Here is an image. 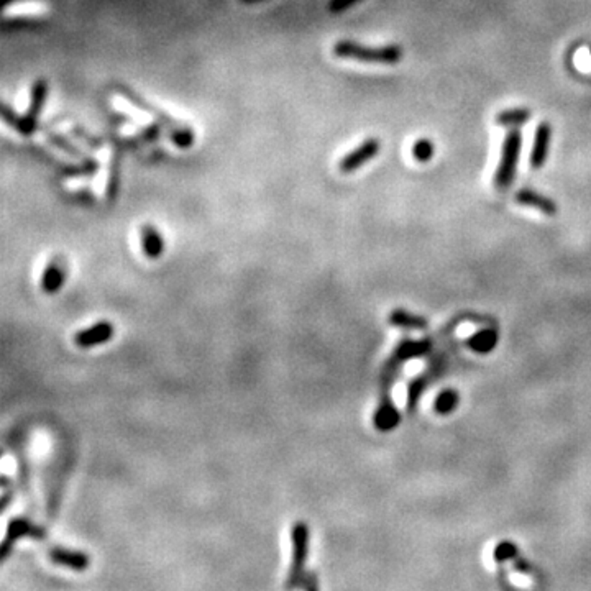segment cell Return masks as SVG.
Instances as JSON below:
<instances>
[{
    "label": "cell",
    "mask_w": 591,
    "mask_h": 591,
    "mask_svg": "<svg viewBox=\"0 0 591 591\" xmlns=\"http://www.w3.org/2000/svg\"><path fill=\"white\" fill-rule=\"evenodd\" d=\"M334 55L340 60H354L360 63L398 64L403 60L404 50L399 45L365 46L354 40H339L334 45Z\"/></svg>",
    "instance_id": "cell-2"
},
{
    "label": "cell",
    "mask_w": 591,
    "mask_h": 591,
    "mask_svg": "<svg viewBox=\"0 0 591 591\" xmlns=\"http://www.w3.org/2000/svg\"><path fill=\"white\" fill-rule=\"evenodd\" d=\"M140 245L143 255L150 260H158L164 253V238L157 227L152 224H143L140 227Z\"/></svg>",
    "instance_id": "cell-14"
},
{
    "label": "cell",
    "mask_w": 591,
    "mask_h": 591,
    "mask_svg": "<svg viewBox=\"0 0 591 591\" xmlns=\"http://www.w3.org/2000/svg\"><path fill=\"white\" fill-rule=\"evenodd\" d=\"M361 0H330L329 5H327V10L330 13L334 15H339L342 12H345V10H349L354 7V5L360 4Z\"/></svg>",
    "instance_id": "cell-28"
},
{
    "label": "cell",
    "mask_w": 591,
    "mask_h": 591,
    "mask_svg": "<svg viewBox=\"0 0 591 591\" xmlns=\"http://www.w3.org/2000/svg\"><path fill=\"white\" fill-rule=\"evenodd\" d=\"M163 130L164 128L159 125L158 122H154V123H150V125H145L143 127V132H142V137H143V140L145 142H150V143H153V142H158L159 138H162V135H163Z\"/></svg>",
    "instance_id": "cell-27"
},
{
    "label": "cell",
    "mask_w": 591,
    "mask_h": 591,
    "mask_svg": "<svg viewBox=\"0 0 591 591\" xmlns=\"http://www.w3.org/2000/svg\"><path fill=\"white\" fill-rule=\"evenodd\" d=\"M532 118V111L527 107H516V108H506L496 113L495 123L500 127L507 128H517L524 125Z\"/></svg>",
    "instance_id": "cell-18"
},
{
    "label": "cell",
    "mask_w": 591,
    "mask_h": 591,
    "mask_svg": "<svg viewBox=\"0 0 591 591\" xmlns=\"http://www.w3.org/2000/svg\"><path fill=\"white\" fill-rule=\"evenodd\" d=\"M434 153H435V147L429 138L416 140V143H414V147H412V157L416 158V162L429 163L430 159H432Z\"/></svg>",
    "instance_id": "cell-24"
},
{
    "label": "cell",
    "mask_w": 591,
    "mask_h": 591,
    "mask_svg": "<svg viewBox=\"0 0 591 591\" xmlns=\"http://www.w3.org/2000/svg\"><path fill=\"white\" fill-rule=\"evenodd\" d=\"M46 138H48V142L53 145L56 150H60V152H63L67 157L77 159V162H84V159H89L91 154H87L84 150H82L79 145H76L74 142L69 137H66V135L56 132V130H48L45 132Z\"/></svg>",
    "instance_id": "cell-17"
},
{
    "label": "cell",
    "mask_w": 591,
    "mask_h": 591,
    "mask_svg": "<svg viewBox=\"0 0 591 591\" xmlns=\"http://www.w3.org/2000/svg\"><path fill=\"white\" fill-rule=\"evenodd\" d=\"M50 92V84L45 77H38L33 84L32 89H30V101H28V108L25 111L22 116V127H20V135L22 137H32V135L38 130V122L41 117V112H43L46 98H48Z\"/></svg>",
    "instance_id": "cell-6"
},
{
    "label": "cell",
    "mask_w": 591,
    "mask_h": 591,
    "mask_svg": "<svg viewBox=\"0 0 591 591\" xmlns=\"http://www.w3.org/2000/svg\"><path fill=\"white\" fill-rule=\"evenodd\" d=\"M460 401L458 393L455 390H444L442 393L435 398L434 401V409L435 412L440 414V416H447L452 411H455L457 404Z\"/></svg>",
    "instance_id": "cell-23"
},
{
    "label": "cell",
    "mask_w": 591,
    "mask_h": 591,
    "mask_svg": "<svg viewBox=\"0 0 591 591\" xmlns=\"http://www.w3.org/2000/svg\"><path fill=\"white\" fill-rule=\"evenodd\" d=\"M22 537H32L35 541H41V539H45V529L36 526L35 522L27 519V517H15V519L9 522L5 539L2 541V546H0V560L9 558L13 546Z\"/></svg>",
    "instance_id": "cell-7"
},
{
    "label": "cell",
    "mask_w": 591,
    "mask_h": 591,
    "mask_svg": "<svg viewBox=\"0 0 591 591\" xmlns=\"http://www.w3.org/2000/svg\"><path fill=\"white\" fill-rule=\"evenodd\" d=\"M514 201L517 202V204H521L524 207H532V209L539 210L541 214L547 217L557 215V212H558L556 201L541 193H537V191H534V189H527V188L519 189L514 196Z\"/></svg>",
    "instance_id": "cell-13"
},
{
    "label": "cell",
    "mask_w": 591,
    "mask_h": 591,
    "mask_svg": "<svg viewBox=\"0 0 591 591\" xmlns=\"http://www.w3.org/2000/svg\"><path fill=\"white\" fill-rule=\"evenodd\" d=\"M492 557H495L497 563L507 562V560H510L516 572H519L522 575H534V573H536V572H534V568L531 567V563L521 557L519 551H517V547L512 542L505 541V542L497 544V546L495 547V552H492Z\"/></svg>",
    "instance_id": "cell-15"
},
{
    "label": "cell",
    "mask_w": 591,
    "mask_h": 591,
    "mask_svg": "<svg viewBox=\"0 0 591 591\" xmlns=\"http://www.w3.org/2000/svg\"><path fill=\"white\" fill-rule=\"evenodd\" d=\"M552 140V125L548 122H541L536 127V135H534V145L531 152V168L541 169L547 162L548 148H551Z\"/></svg>",
    "instance_id": "cell-12"
},
{
    "label": "cell",
    "mask_w": 591,
    "mask_h": 591,
    "mask_svg": "<svg viewBox=\"0 0 591 591\" xmlns=\"http://www.w3.org/2000/svg\"><path fill=\"white\" fill-rule=\"evenodd\" d=\"M432 339H403L396 345V349L393 350L390 359L383 363L380 375V401H378V407L375 416H373V424H375V427L380 432H390V430L396 429L399 426V421H401V414H399L393 399V386L403 366L407 361L429 355L430 350H432Z\"/></svg>",
    "instance_id": "cell-1"
},
{
    "label": "cell",
    "mask_w": 591,
    "mask_h": 591,
    "mask_svg": "<svg viewBox=\"0 0 591 591\" xmlns=\"http://www.w3.org/2000/svg\"><path fill=\"white\" fill-rule=\"evenodd\" d=\"M497 344V332L495 329H481L466 339V347L476 354H490Z\"/></svg>",
    "instance_id": "cell-19"
},
{
    "label": "cell",
    "mask_w": 591,
    "mask_h": 591,
    "mask_svg": "<svg viewBox=\"0 0 591 591\" xmlns=\"http://www.w3.org/2000/svg\"><path fill=\"white\" fill-rule=\"evenodd\" d=\"M120 163H122L120 152H118V150H113L111 164H108V178H107V189H106L108 201L116 199L118 191H120Z\"/></svg>",
    "instance_id": "cell-21"
},
{
    "label": "cell",
    "mask_w": 591,
    "mask_h": 591,
    "mask_svg": "<svg viewBox=\"0 0 591 591\" xmlns=\"http://www.w3.org/2000/svg\"><path fill=\"white\" fill-rule=\"evenodd\" d=\"M13 2H15V0H2V2H0V4H2V10H5V9H9V7H10V5H12Z\"/></svg>",
    "instance_id": "cell-31"
},
{
    "label": "cell",
    "mask_w": 591,
    "mask_h": 591,
    "mask_svg": "<svg viewBox=\"0 0 591 591\" xmlns=\"http://www.w3.org/2000/svg\"><path fill=\"white\" fill-rule=\"evenodd\" d=\"M48 557L53 563L60 567L74 570V572H84L89 568L91 558L86 552L76 551V548H66V547H53L50 548Z\"/></svg>",
    "instance_id": "cell-11"
},
{
    "label": "cell",
    "mask_w": 591,
    "mask_h": 591,
    "mask_svg": "<svg viewBox=\"0 0 591 591\" xmlns=\"http://www.w3.org/2000/svg\"><path fill=\"white\" fill-rule=\"evenodd\" d=\"M521 148H522L521 130L519 128H510V132H507L505 137V142H502L501 158H500V163H497L495 178H492V184H495V188L497 191H507L512 186V183H514L517 164H519Z\"/></svg>",
    "instance_id": "cell-3"
},
{
    "label": "cell",
    "mask_w": 591,
    "mask_h": 591,
    "mask_svg": "<svg viewBox=\"0 0 591 591\" xmlns=\"http://www.w3.org/2000/svg\"><path fill=\"white\" fill-rule=\"evenodd\" d=\"M71 133H72V137H76L77 140H81V142L84 143L86 147H89L92 150H101L102 148V140L98 138V137H96V135H92L91 132H87L86 128L74 125V127L71 128Z\"/></svg>",
    "instance_id": "cell-25"
},
{
    "label": "cell",
    "mask_w": 591,
    "mask_h": 591,
    "mask_svg": "<svg viewBox=\"0 0 591 591\" xmlns=\"http://www.w3.org/2000/svg\"><path fill=\"white\" fill-rule=\"evenodd\" d=\"M242 4H245V5H253V4H260V2H263V0H240Z\"/></svg>",
    "instance_id": "cell-32"
},
{
    "label": "cell",
    "mask_w": 591,
    "mask_h": 591,
    "mask_svg": "<svg viewBox=\"0 0 591 591\" xmlns=\"http://www.w3.org/2000/svg\"><path fill=\"white\" fill-rule=\"evenodd\" d=\"M98 169H101V163L91 157L89 159H84V162H79L77 164H64L61 173L67 178H92L97 174Z\"/></svg>",
    "instance_id": "cell-22"
},
{
    "label": "cell",
    "mask_w": 591,
    "mask_h": 591,
    "mask_svg": "<svg viewBox=\"0 0 591 591\" xmlns=\"http://www.w3.org/2000/svg\"><path fill=\"white\" fill-rule=\"evenodd\" d=\"M390 324L399 329L409 330H424L427 329V320L421 315L411 314L404 309H394L390 314Z\"/></svg>",
    "instance_id": "cell-20"
},
{
    "label": "cell",
    "mask_w": 591,
    "mask_h": 591,
    "mask_svg": "<svg viewBox=\"0 0 591 591\" xmlns=\"http://www.w3.org/2000/svg\"><path fill=\"white\" fill-rule=\"evenodd\" d=\"M0 113H2V120L7 123L9 127H12L15 132H20V127H22V116L15 112L13 108L10 107L9 102H2Z\"/></svg>",
    "instance_id": "cell-26"
},
{
    "label": "cell",
    "mask_w": 591,
    "mask_h": 591,
    "mask_svg": "<svg viewBox=\"0 0 591 591\" xmlns=\"http://www.w3.org/2000/svg\"><path fill=\"white\" fill-rule=\"evenodd\" d=\"M10 497H12V495H10L9 491L5 492V495L2 496V506H0V511H2V512H4L5 510H7L9 505H10V501H12V500H10Z\"/></svg>",
    "instance_id": "cell-30"
},
{
    "label": "cell",
    "mask_w": 591,
    "mask_h": 591,
    "mask_svg": "<svg viewBox=\"0 0 591 591\" xmlns=\"http://www.w3.org/2000/svg\"><path fill=\"white\" fill-rule=\"evenodd\" d=\"M113 334H116L113 325L108 320H101L91 327L77 332L74 335V344L79 349H92V347L106 344L112 339Z\"/></svg>",
    "instance_id": "cell-10"
},
{
    "label": "cell",
    "mask_w": 591,
    "mask_h": 591,
    "mask_svg": "<svg viewBox=\"0 0 591 591\" xmlns=\"http://www.w3.org/2000/svg\"><path fill=\"white\" fill-rule=\"evenodd\" d=\"M590 55H591V50H590Z\"/></svg>",
    "instance_id": "cell-33"
},
{
    "label": "cell",
    "mask_w": 591,
    "mask_h": 591,
    "mask_svg": "<svg viewBox=\"0 0 591 591\" xmlns=\"http://www.w3.org/2000/svg\"><path fill=\"white\" fill-rule=\"evenodd\" d=\"M444 370H445V355H439L430 360L429 366L421 373V375H417L411 383H409L407 399H406L409 412L416 411L417 403H419V399H421L422 393L427 390L429 385L435 380V378H439L440 375H442Z\"/></svg>",
    "instance_id": "cell-8"
},
{
    "label": "cell",
    "mask_w": 591,
    "mask_h": 591,
    "mask_svg": "<svg viewBox=\"0 0 591 591\" xmlns=\"http://www.w3.org/2000/svg\"><path fill=\"white\" fill-rule=\"evenodd\" d=\"M116 91H117L118 96L125 98L127 102H130L133 107H137V108H140V111H143L145 113H148L150 117H153V120L158 122L159 125L164 128L166 135H168V138L173 133L183 130V128L186 127V123L178 122L174 117L168 116V113L162 111V108H159L158 106H154V103L148 102L147 98H143L142 96L137 94V92H135L133 89H130V87H127L123 84H117Z\"/></svg>",
    "instance_id": "cell-5"
},
{
    "label": "cell",
    "mask_w": 591,
    "mask_h": 591,
    "mask_svg": "<svg viewBox=\"0 0 591 591\" xmlns=\"http://www.w3.org/2000/svg\"><path fill=\"white\" fill-rule=\"evenodd\" d=\"M291 546H293L291 567H289L288 580H286V585H284L288 590L298 588L305 575V560H308V553H309V527L305 522L298 521L293 526Z\"/></svg>",
    "instance_id": "cell-4"
},
{
    "label": "cell",
    "mask_w": 591,
    "mask_h": 591,
    "mask_svg": "<svg viewBox=\"0 0 591 591\" xmlns=\"http://www.w3.org/2000/svg\"><path fill=\"white\" fill-rule=\"evenodd\" d=\"M66 281V268L64 264L53 260L48 263V266L45 268L43 276H41V289L46 294H56L61 289Z\"/></svg>",
    "instance_id": "cell-16"
},
{
    "label": "cell",
    "mask_w": 591,
    "mask_h": 591,
    "mask_svg": "<svg viewBox=\"0 0 591 591\" xmlns=\"http://www.w3.org/2000/svg\"><path fill=\"white\" fill-rule=\"evenodd\" d=\"M300 588H304V590H317L319 588V583H317V577H315L314 573H308L305 572V575H304V578H303V582H300V585H299Z\"/></svg>",
    "instance_id": "cell-29"
},
{
    "label": "cell",
    "mask_w": 591,
    "mask_h": 591,
    "mask_svg": "<svg viewBox=\"0 0 591 591\" xmlns=\"http://www.w3.org/2000/svg\"><path fill=\"white\" fill-rule=\"evenodd\" d=\"M381 152V142L375 137H370L359 145V147L351 150L347 154L342 157L339 162V171L344 174H351L361 166L370 163L378 153Z\"/></svg>",
    "instance_id": "cell-9"
}]
</instances>
